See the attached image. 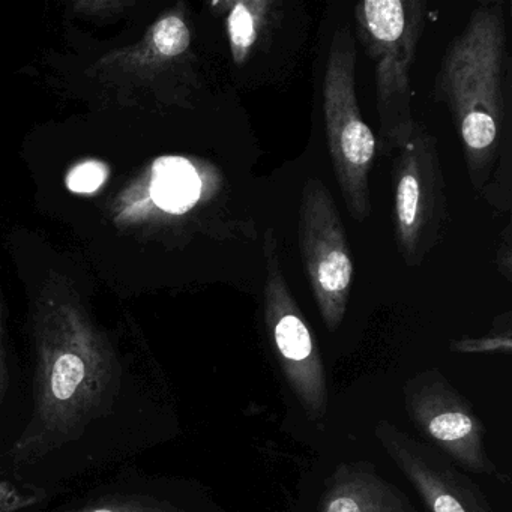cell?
<instances>
[{
    "mask_svg": "<svg viewBox=\"0 0 512 512\" xmlns=\"http://www.w3.org/2000/svg\"><path fill=\"white\" fill-rule=\"evenodd\" d=\"M32 413L11 454L19 467L86 449L121 415L130 373L110 338L67 287L44 289L32 311Z\"/></svg>",
    "mask_w": 512,
    "mask_h": 512,
    "instance_id": "obj_1",
    "label": "cell"
},
{
    "mask_svg": "<svg viewBox=\"0 0 512 512\" xmlns=\"http://www.w3.org/2000/svg\"><path fill=\"white\" fill-rule=\"evenodd\" d=\"M506 14L502 2L473 10L449 44L434 83L460 134L467 173L476 193H487L502 157L508 121Z\"/></svg>",
    "mask_w": 512,
    "mask_h": 512,
    "instance_id": "obj_2",
    "label": "cell"
},
{
    "mask_svg": "<svg viewBox=\"0 0 512 512\" xmlns=\"http://www.w3.org/2000/svg\"><path fill=\"white\" fill-rule=\"evenodd\" d=\"M427 19L422 0H367L355 7L356 32L374 64L380 148L397 152L412 134L410 68Z\"/></svg>",
    "mask_w": 512,
    "mask_h": 512,
    "instance_id": "obj_3",
    "label": "cell"
},
{
    "mask_svg": "<svg viewBox=\"0 0 512 512\" xmlns=\"http://www.w3.org/2000/svg\"><path fill=\"white\" fill-rule=\"evenodd\" d=\"M323 118L335 178L353 220L371 215L370 173L377 140L362 119L356 92V44L340 28L332 38L323 79Z\"/></svg>",
    "mask_w": 512,
    "mask_h": 512,
    "instance_id": "obj_4",
    "label": "cell"
},
{
    "mask_svg": "<svg viewBox=\"0 0 512 512\" xmlns=\"http://www.w3.org/2000/svg\"><path fill=\"white\" fill-rule=\"evenodd\" d=\"M395 244L404 265L421 266L445 238L449 212L436 137L421 124L397 151L392 203Z\"/></svg>",
    "mask_w": 512,
    "mask_h": 512,
    "instance_id": "obj_5",
    "label": "cell"
},
{
    "mask_svg": "<svg viewBox=\"0 0 512 512\" xmlns=\"http://www.w3.org/2000/svg\"><path fill=\"white\" fill-rule=\"evenodd\" d=\"M266 281L263 290L265 325L287 383L311 421L323 425L328 413V388L322 353L298 302L293 298L281 265L277 236H263Z\"/></svg>",
    "mask_w": 512,
    "mask_h": 512,
    "instance_id": "obj_6",
    "label": "cell"
},
{
    "mask_svg": "<svg viewBox=\"0 0 512 512\" xmlns=\"http://www.w3.org/2000/svg\"><path fill=\"white\" fill-rule=\"evenodd\" d=\"M298 239L320 316L335 332L346 316L355 265L334 197L320 179L308 178L302 187Z\"/></svg>",
    "mask_w": 512,
    "mask_h": 512,
    "instance_id": "obj_7",
    "label": "cell"
},
{
    "mask_svg": "<svg viewBox=\"0 0 512 512\" xmlns=\"http://www.w3.org/2000/svg\"><path fill=\"white\" fill-rule=\"evenodd\" d=\"M227 182L214 164L167 155L148 167L116 205L119 220L184 221L202 212L227 208Z\"/></svg>",
    "mask_w": 512,
    "mask_h": 512,
    "instance_id": "obj_8",
    "label": "cell"
},
{
    "mask_svg": "<svg viewBox=\"0 0 512 512\" xmlns=\"http://www.w3.org/2000/svg\"><path fill=\"white\" fill-rule=\"evenodd\" d=\"M404 401L416 427L445 454L479 475L508 481L484 448V428L463 395L437 370L418 374L407 382Z\"/></svg>",
    "mask_w": 512,
    "mask_h": 512,
    "instance_id": "obj_9",
    "label": "cell"
},
{
    "mask_svg": "<svg viewBox=\"0 0 512 512\" xmlns=\"http://www.w3.org/2000/svg\"><path fill=\"white\" fill-rule=\"evenodd\" d=\"M374 433L431 512H494L478 485L442 452L388 421L377 422Z\"/></svg>",
    "mask_w": 512,
    "mask_h": 512,
    "instance_id": "obj_10",
    "label": "cell"
},
{
    "mask_svg": "<svg viewBox=\"0 0 512 512\" xmlns=\"http://www.w3.org/2000/svg\"><path fill=\"white\" fill-rule=\"evenodd\" d=\"M319 512H416L409 497L371 464H341L326 485Z\"/></svg>",
    "mask_w": 512,
    "mask_h": 512,
    "instance_id": "obj_11",
    "label": "cell"
},
{
    "mask_svg": "<svg viewBox=\"0 0 512 512\" xmlns=\"http://www.w3.org/2000/svg\"><path fill=\"white\" fill-rule=\"evenodd\" d=\"M212 7L226 14L230 55L236 67H242L265 34L277 4L271 0H226L215 2Z\"/></svg>",
    "mask_w": 512,
    "mask_h": 512,
    "instance_id": "obj_12",
    "label": "cell"
},
{
    "mask_svg": "<svg viewBox=\"0 0 512 512\" xmlns=\"http://www.w3.org/2000/svg\"><path fill=\"white\" fill-rule=\"evenodd\" d=\"M191 46V31L185 20L184 10L176 8L164 14L149 29L145 41L140 44L142 56L148 55L157 64H169L184 58Z\"/></svg>",
    "mask_w": 512,
    "mask_h": 512,
    "instance_id": "obj_13",
    "label": "cell"
},
{
    "mask_svg": "<svg viewBox=\"0 0 512 512\" xmlns=\"http://www.w3.org/2000/svg\"><path fill=\"white\" fill-rule=\"evenodd\" d=\"M64 512H184L169 500L142 493H115L88 500Z\"/></svg>",
    "mask_w": 512,
    "mask_h": 512,
    "instance_id": "obj_14",
    "label": "cell"
},
{
    "mask_svg": "<svg viewBox=\"0 0 512 512\" xmlns=\"http://www.w3.org/2000/svg\"><path fill=\"white\" fill-rule=\"evenodd\" d=\"M109 169L98 161H85L74 167L67 176V187L77 194H92L106 182Z\"/></svg>",
    "mask_w": 512,
    "mask_h": 512,
    "instance_id": "obj_15",
    "label": "cell"
},
{
    "mask_svg": "<svg viewBox=\"0 0 512 512\" xmlns=\"http://www.w3.org/2000/svg\"><path fill=\"white\" fill-rule=\"evenodd\" d=\"M511 334L491 335L484 338H467V340L454 341L451 350L458 353H487V352H511Z\"/></svg>",
    "mask_w": 512,
    "mask_h": 512,
    "instance_id": "obj_16",
    "label": "cell"
},
{
    "mask_svg": "<svg viewBox=\"0 0 512 512\" xmlns=\"http://www.w3.org/2000/svg\"><path fill=\"white\" fill-rule=\"evenodd\" d=\"M512 247H511V227H506L500 242L499 253H497V265H499L500 274L511 281L512 274Z\"/></svg>",
    "mask_w": 512,
    "mask_h": 512,
    "instance_id": "obj_17",
    "label": "cell"
},
{
    "mask_svg": "<svg viewBox=\"0 0 512 512\" xmlns=\"http://www.w3.org/2000/svg\"><path fill=\"white\" fill-rule=\"evenodd\" d=\"M131 4L128 2H104V0H98V2H79L76 4V10L85 11L86 14H112L115 10L116 13L124 10L125 7H130Z\"/></svg>",
    "mask_w": 512,
    "mask_h": 512,
    "instance_id": "obj_18",
    "label": "cell"
},
{
    "mask_svg": "<svg viewBox=\"0 0 512 512\" xmlns=\"http://www.w3.org/2000/svg\"><path fill=\"white\" fill-rule=\"evenodd\" d=\"M10 391V371H8L7 352H5L4 326L0 316V404L4 403Z\"/></svg>",
    "mask_w": 512,
    "mask_h": 512,
    "instance_id": "obj_19",
    "label": "cell"
}]
</instances>
